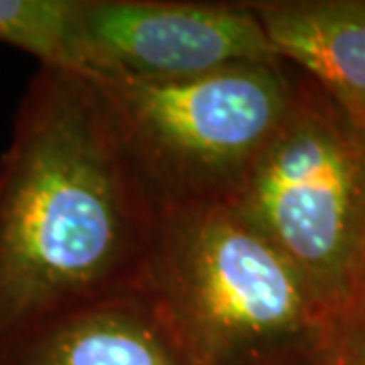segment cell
<instances>
[{
	"instance_id": "10",
	"label": "cell",
	"mask_w": 365,
	"mask_h": 365,
	"mask_svg": "<svg viewBox=\"0 0 365 365\" xmlns=\"http://www.w3.org/2000/svg\"><path fill=\"white\" fill-rule=\"evenodd\" d=\"M359 130H361V134H364V138H365V126H361V128H359Z\"/></svg>"
},
{
	"instance_id": "6",
	"label": "cell",
	"mask_w": 365,
	"mask_h": 365,
	"mask_svg": "<svg viewBox=\"0 0 365 365\" xmlns=\"http://www.w3.org/2000/svg\"><path fill=\"white\" fill-rule=\"evenodd\" d=\"M0 365H193L144 292L45 321L0 349Z\"/></svg>"
},
{
	"instance_id": "9",
	"label": "cell",
	"mask_w": 365,
	"mask_h": 365,
	"mask_svg": "<svg viewBox=\"0 0 365 365\" xmlns=\"http://www.w3.org/2000/svg\"><path fill=\"white\" fill-rule=\"evenodd\" d=\"M297 365H365V292L327 321Z\"/></svg>"
},
{
	"instance_id": "8",
	"label": "cell",
	"mask_w": 365,
	"mask_h": 365,
	"mask_svg": "<svg viewBox=\"0 0 365 365\" xmlns=\"http://www.w3.org/2000/svg\"><path fill=\"white\" fill-rule=\"evenodd\" d=\"M78 0H0V43L33 55L39 67L73 73Z\"/></svg>"
},
{
	"instance_id": "5",
	"label": "cell",
	"mask_w": 365,
	"mask_h": 365,
	"mask_svg": "<svg viewBox=\"0 0 365 365\" xmlns=\"http://www.w3.org/2000/svg\"><path fill=\"white\" fill-rule=\"evenodd\" d=\"M282 61L248 2L78 0L73 73L91 81H179Z\"/></svg>"
},
{
	"instance_id": "1",
	"label": "cell",
	"mask_w": 365,
	"mask_h": 365,
	"mask_svg": "<svg viewBox=\"0 0 365 365\" xmlns=\"http://www.w3.org/2000/svg\"><path fill=\"white\" fill-rule=\"evenodd\" d=\"M160 217L98 86L39 67L0 155V349L79 307L144 292Z\"/></svg>"
},
{
	"instance_id": "2",
	"label": "cell",
	"mask_w": 365,
	"mask_h": 365,
	"mask_svg": "<svg viewBox=\"0 0 365 365\" xmlns=\"http://www.w3.org/2000/svg\"><path fill=\"white\" fill-rule=\"evenodd\" d=\"M144 294L193 365H297L325 325L297 270L225 201L163 211Z\"/></svg>"
},
{
	"instance_id": "4",
	"label": "cell",
	"mask_w": 365,
	"mask_h": 365,
	"mask_svg": "<svg viewBox=\"0 0 365 365\" xmlns=\"http://www.w3.org/2000/svg\"><path fill=\"white\" fill-rule=\"evenodd\" d=\"M158 207L227 201L287 118V61L237 63L179 81H93Z\"/></svg>"
},
{
	"instance_id": "7",
	"label": "cell",
	"mask_w": 365,
	"mask_h": 365,
	"mask_svg": "<svg viewBox=\"0 0 365 365\" xmlns=\"http://www.w3.org/2000/svg\"><path fill=\"white\" fill-rule=\"evenodd\" d=\"M278 57L365 126V0H250Z\"/></svg>"
},
{
	"instance_id": "3",
	"label": "cell",
	"mask_w": 365,
	"mask_h": 365,
	"mask_svg": "<svg viewBox=\"0 0 365 365\" xmlns=\"http://www.w3.org/2000/svg\"><path fill=\"white\" fill-rule=\"evenodd\" d=\"M225 203L297 270L325 323L365 292V138L302 73L287 118Z\"/></svg>"
}]
</instances>
